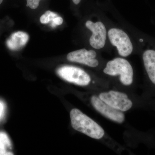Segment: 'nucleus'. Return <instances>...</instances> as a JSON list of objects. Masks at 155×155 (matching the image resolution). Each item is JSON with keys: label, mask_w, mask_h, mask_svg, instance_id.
Masks as SVG:
<instances>
[{"label": "nucleus", "mask_w": 155, "mask_h": 155, "mask_svg": "<svg viewBox=\"0 0 155 155\" xmlns=\"http://www.w3.org/2000/svg\"><path fill=\"white\" fill-rule=\"evenodd\" d=\"M70 116L71 125L75 130L94 139L104 137L105 131L102 127L80 110L72 109Z\"/></svg>", "instance_id": "1"}, {"label": "nucleus", "mask_w": 155, "mask_h": 155, "mask_svg": "<svg viewBox=\"0 0 155 155\" xmlns=\"http://www.w3.org/2000/svg\"><path fill=\"white\" fill-rule=\"evenodd\" d=\"M104 72L110 76L119 75L120 82L125 86H130L133 83V68L130 63L123 58H116L109 61Z\"/></svg>", "instance_id": "2"}, {"label": "nucleus", "mask_w": 155, "mask_h": 155, "mask_svg": "<svg viewBox=\"0 0 155 155\" xmlns=\"http://www.w3.org/2000/svg\"><path fill=\"white\" fill-rule=\"evenodd\" d=\"M98 96L112 108L121 112L129 110L133 106V103L127 94L115 90L103 92Z\"/></svg>", "instance_id": "3"}, {"label": "nucleus", "mask_w": 155, "mask_h": 155, "mask_svg": "<svg viewBox=\"0 0 155 155\" xmlns=\"http://www.w3.org/2000/svg\"><path fill=\"white\" fill-rule=\"evenodd\" d=\"M57 73L64 80L79 86H87L91 81L90 76L84 70L73 66L60 67L57 70Z\"/></svg>", "instance_id": "4"}, {"label": "nucleus", "mask_w": 155, "mask_h": 155, "mask_svg": "<svg viewBox=\"0 0 155 155\" xmlns=\"http://www.w3.org/2000/svg\"><path fill=\"white\" fill-rule=\"evenodd\" d=\"M108 34L111 43L117 48L120 56L130 55L133 51V45L127 34L121 29L113 28L109 31Z\"/></svg>", "instance_id": "5"}, {"label": "nucleus", "mask_w": 155, "mask_h": 155, "mask_svg": "<svg viewBox=\"0 0 155 155\" xmlns=\"http://www.w3.org/2000/svg\"><path fill=\"white\" fill-rule=\"evenodd\" d=\"M91 103L96 110L107 119L119 124L125 121V116L123 112L112 108L98 96H92L91 98Z\"/></svg>", "instance_id": "6"}, {"label": "nucleus", "mask_w": 155, "mask_h": 155, "mask_svg": "<svg viewBox=\"0 0 155 155\" xmlns=\"http://www.w3.org/2000/svg\"><path fill=\"white\" fill-rule=\"evenodd\" d=\"M85 25L93 33L89 40L91 45L96 49L104 48L107 38V31L104 25L101 22L94 23L88 20L87 21Z\"/></svg>", "instance_id": "7"}, {"label": "nucleus", "mask_w": 155, "mask_h": 155, "mask_svg": "<svg viewBox=\"0 0 155 155\" xmlns=\"http://www.w3.org/2000/svg\"><path fill=\"white\" fill-rule=\"evenodd\" d=\"M96 52L94 50L87 51L85 49L77 50L68 54L67 59L71 62L84 64L91 67H96L99 62L95 59Z\"/></svg>", "instance_id": "8"}, {"label": "nucleus", "mask_w": 155, "mask_h": 155, "mask_svg": "<svg viewBox=\"0 0 155 155\" xmlns=\"http://www.w3.org/2000/svg\"><path fill=\"white\" fill-rule=\"evenodd\" d=\"M29 39L28 34L19 31L12 34L6 41V45L9 49L12 51H18L25 47Z\"/></svg>", "instance_id": "9"}, {"label": "nucleus", "mask_w": 155, "mask_h": 155, "mask_svg": "<svg viewBox=\"0 0 155 155\" xmlns=\"http://www.w3.org/2000/svg\"><path fill=\"white\" fill-rule=\"evenodd\" d=\"M143 64L150 80L155 85V51L147 50L143 56Z\"/></svg>", "instance_id": "10"}, {"label": "nucleus", "mask_w": 155, "mask_h": 155, "mask_svg": "<svg viewBox=\"0 0 155 155\" xmlns=\"http://www.w3.org/2000/svg\"><path fill=\"white\" fill-rule=\"evenodd\" d=\"M12 150V143L8 135L4 131H0V155H14Z\"/></svg>", "instance_id": "11"}, {"label": "nucleus", "mask_w": 155, "mask_h": 155, "mask_svg": "<svg viewBox=\"0 0 155 155\" xmlns=\"http://www.w3.org/2000/svg\"><path fill=\"white\" fill-rule=\"evenodd\" d=\"M58 15L56 13H54L50 11H47L45 14L42 15L40 17V22L42 24H47L48 23H51V25L54 22V19Z\"/></svg>", "instance_id": "12"}, {"label": "nucleus", "mask_w": 155, "mask_h": 155, "mask_svg": "<svg viewBox=\"0 0 155 155\" xmlns=\"http://www.w3.org/2000/svg\"><path fill=\"white\" fill-rule=\"evenodd\" d=\"M6 105L2 100L0 99V122L5 118L6 113Z\"/></svg>", "instance_id": "13"}, {"label": "nucleus", "mask_w": 155, "mask_h": 155, "mask_svg": "<svg viewBox=\"0 0 155 155\" xmlns=\"http://www.w3.org/2000/svg\"><path fill=\"white\" fill-rule=\"evenodd\" d=\"M41 0H26V6L29 7L31 9H35L38 7Z\"/></svg>", "instance_id": "14"}, {"label": "nucleus", "mask_w": 155, "mask_h": 155, "mask_svg": "<svg viewBox=\"0 0 155 155\" xmlns=\"http://www.w3.org/2000/svg\"><path fill=\"white\" fill-rule=\"evenodd\" d=\"M72 1L75 5H78L80 2L81 0H72Z\"/></svg>", "instance_id": "15"}, {"label": "nucleus", "mask_w": 155, "mask_h": 155, "mask_svg": "<svg viewBox=\"0 0 155 155\" xmlns=\"http://www.w3.org/2000/svg\"><path fill=\"white\" fill-rule=\"evenodd\" d=\"M3 1V0H0V5L2 2Z\"/></svg>", "instance_id": "16"}]
</instances>
